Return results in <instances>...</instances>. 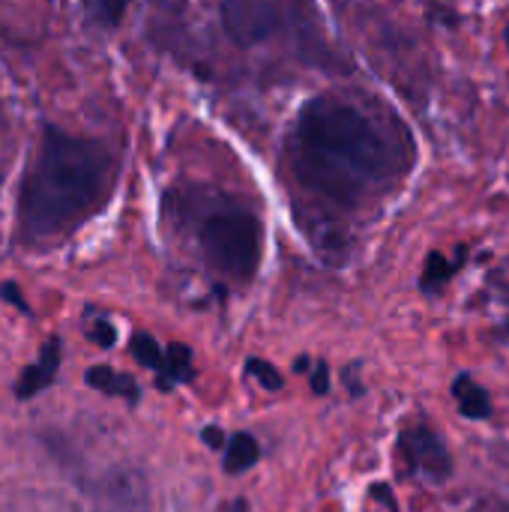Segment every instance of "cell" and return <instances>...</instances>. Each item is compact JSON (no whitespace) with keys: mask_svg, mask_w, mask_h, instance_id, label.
<instances>
[{"mask_svg":"<svg viewBox=\"0 0 509 512\" xmlns=\"http://www.w3.org/2000/svg\"><path fill=\"white\" fill-rule=\"evenodd\" d=\"M108 183L111 153L99 141L45 126L18 192L21 240H54L72 231L102 204Z\"/></svg>","mask_w":509,"mask_h":512,"instance_id":"6da1fadb","label":"cell"},{"mask_svg":"<svg viewBox=\"0 0 509 512\" xmlns=\"http://www.w3.org/2000/svg\"><path fill=\"white\" fill-rule=\"evenodd\" d=\"M294 147L300 174L318 192L345 204L393 165L390 147L375 123L360 108L333 96H318L303 105L294 126Z\"/></svg>","mask_w":509,"mask_h":512,"instance_id":"7a4b0ae2","label":"cell"},{"mask_svg":"<svg viewBox=\"0 0 509 512\" xmlns=\"http://www.w3.org/2000/svg\"><path fill=\"white\" fill-rule=\"evenodd\" d=\"M261 222L249 210H219L198 234L207 264L234 282H249L261 264Z\"/></svg>","mask_w":509,"mask_h":512,"instance_id":"3957f363","label":"cell"},{"mask_svg":"<svg viewBox=\"0 0 509 512\" xmlns=\"http://www.w3.org/2000/svg\"><path fill=\"white\" fill-rule=\"evenodd\" d=\"M399 456L411 477L423 483H444L453 474V456L444 438L429 423H411L399 432Z\"/></svg>","mask_w":509,"mask_h":512,"instance_id":"277c9868","label":"cell"},{"mask_svg":"<svg viewBox=\"0 0 509 512\" xmlns=\"http://www.w3.org/2000/svg\"><path fill=\"white\" fill-rule=\"evenodd\" d=\"M219 9L228 36L243 48L258 45L279 30V12L267 0H222Z\"/></svg>","mask_w":509,"mask_h":512,"instance_id":"5b68a950","label":"cell"},{"mask_svg":"<svg viewBox=\"0 0 509 512\" xmlns=\"http://www.w3.org/2000/svg\"><path fill=\"white\" fill-rule=\"evenodd\" d=\"M57 372H60V339L54 336V339H48V342L42 345L39 360L30 363V366L21 372L18 384H15V399H18V402H27V399H33V396H39L45 387L54 384Z\"/></svg>","mask_w":509,"mask_h":512,"instance_id":"8992f818","label":"cell"},{"mask_svg":"<svg viewBox=\"0 0 509 512\" xmlns=\"http://www.w3.org/2000/svg\"><path fill=\"white\" fill-rule=\"evenodd\" d=\"M87 387L105 393V396H114V399H123L129 405H138L141 399V387L132 375H123V372H114L111 366H90L87 375H84Z\"/></svg>","mask_w":509,"mask_h":512,"instance_id":"52a82bcc","label":"cell"},{"mask_svg":"<svg viewBox=\"0 0 509 512\" xmlns=\"http://www.w3.org/2000/svg\"><path fill=\"white\" fill-rule=\"evenodd\" d=\"M159 375V390H174L180 384H189L195 378V369H192V351L183 345V342H174L168 348H162V363L156 369Z\"/></svg>","mask_w":509,"mask_h":512,"instance_id":"ba28073f","label":"cell"},{"mask_svg":"<svg viewBox=\"0 0 509 512\" xmlns=\"http://www.w3.org/2000/svg\"><path fill=\"white\" fill-rule=\"evenodd\" d=\"M453 399H456L462 417H468V420H489L492 417V396L471 375H459L453 381Z\"/></svg>","mask_w":509,"mask_h":512,"instance_id":"9c48e42d","label":"cell"},{"mask_svg":"<svg viewBox=\"0 0 509 512\" xmlns=\"http://www.w3.org/2000/svg\"><path fill=\"white\" fill-rule=\"evenodd\" d=\"M462 264H465V252H459V258H447L441 252H432L426 258V267H423V276H420V288L426 294H438L459 273Z\"/></svg>","mask_w":509,"mask_h":512,"instance_id":"30bf717a","label":"cell"},{"mask_svg":"<svg viewBox=\"0 0 509 512\" xmlns=\"http://www.w3.org/2000/svg\"><path fill=\"white\" fill-rule=\"evenodd\" d=\"M225 471L228 474H243L261 459V447L249 432H237L225 441Z\"/></svg>","mask_w":509,"mask_h":512,"instance_id":"8fae6325","label":"cell"},{"mask_svg":"<svg viewBox=\"0 0 509 512\" xmlns=\"http://www.w3.org/2000/svg\"><path fill=\"white\" fill-rule=\"evenodd\" d=\"M84 12L99 27H117L129 9V0H81Z\"/></svg>","mask_w":509,"mask_h":512,"instance_id":"7c38bea8","label":"cell"},{"mask_svg":"<svg viewBox=\"0 0 509 512\" xmlns=\"http://www.w3.org/2000/svg\"><path fill=\"white\" fill-rule=\"evenodd\" d=\"M129 351H132V357L144 366V369H159V363H162V348H159V342L150 336V333H135L132 336V342H129Z\"/></svg>","mask_w":509,"mask_h":512,"instance_id":"4fadbf2b","label":"cell"},{"mask_svg":"<svg viewBox=\"0 0 509 512\" xmlns=\"http://www.w3.org/2000/svg\"><path fill=\"white\" fill-rule=\"evenodd\" d=\"M246 372L264 387V390H282V375H279V369L273 366V363H267V360H261V357H249L246 360Z\"/></svg>","mask_w":509,"mask_h":512,"instance_id":"5bb4252c","label":"cell"},{"mask_svg":"<svg viewBox=\"0 0 509 512\" xmlns=\"http://www.w3.org/2000/svg\"><path fill=\"white\" fill-rule=\"evenodd\" d=\"M87 336H90L99 348H111V345L117 342V330H114L108 321H93L90 330H87Z\"/></svg>","mask_w":509,"mask_h":512,"instance_id":"9a60e30c","label":"cell"},{"mask_svg":"<svg viewBox=\"0 0 509 512\" xmlns=\"http://www.w3.org/2000/svg\"><path fill=\"white\" fill-rule=\"evenodd\" d=\"M312 393L315 396H327L330 393V369H327L324 360H318L315 369H312Z\"/></svg>","mask_w":509,"mask_h":512,"instance_id":"2e32d148","label":"cell"},{"mask_svg":"<svg viewBox=\"0 0 509 512\" xmlns=\"http://www.w3.org/2000/svg\"><path fill=\"white\" fill-rule=\"evenodd\" d=\"M0 297H3L6 303H12L18 312L30 315V306L24 303V297H21V291H18V285H15V282H3V285H0Z\"/></svg>","mask_w":509,"mask_h":512,"instance_id":"e0dca14e","label":"cell"},{"mask_svg":"<svg viewBox=\"0 0 509 512\" xmlns=\"http://www.w3.org/2000/svg\"><path fill=\"white\" fill-rule=\"evenodd\" d=\"M201 441H204L210 450H222L228 438H225V432H222L219 426H204V429H201Z\"/></svg>","mask_w":509,"mask_h":512,"instance_id":"ac0fdd59","label":"cell"},{"mask_svg":"<svg viewBox=\"0 0 509 512\" xmlns=\"http://www.w3.org/2000/svg\"><path fill=\"white\" fill-rule=\"evenodd\" d=\"M372 498H375V501H381V504H387V507H390V512H399V504H396V498H393L390 486H384V483L372 486Z\"/></svg>","mask_w":509,"mask_h":512,"instance_id":"d6986e66","label":"cell"},{"mask_svg":"<svg viewBox=\"0 0 509 512\" xmlns=\"http://www.w3.org/2000/svg\"><path fill=\"white\" fill-rule=\"evenodd\" d=\"M306 366H309V360H306V357H300V360H297V363H294V369H297V372H303V369H306Z\"/></svg>","mask_w":509,"mask_h":512,"instance_id":"ffe728a7","label":"cell"},{"mask_svg":"<svg viewBox=\"0 0 509 512\" xmlns=\"http://www.w3.org/2000/svg\"><path fill=\"white\" fill-rule=\"evenodd\" d=\"M504 39H507V48H509V24H507V30H504Z\"/></svg>","mask_w":509,"mask_h":512,"instance_id":"44dd1931","label":"cell"}]
</instances>
